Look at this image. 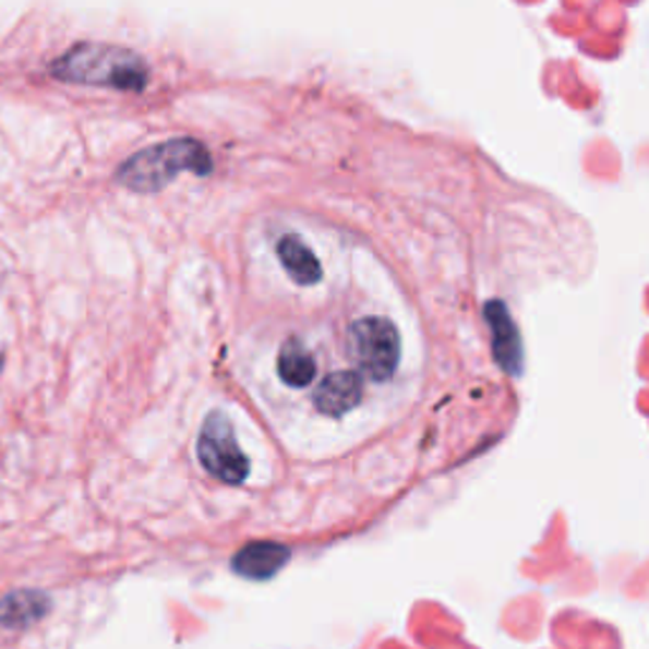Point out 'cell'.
Instances as JSON below:
<instances>
[{"label":"cell","mask_w":649,"mask_h":649,"mask_svg":"<svg viewBox=\"0 0 649 649\" xmlns=\"http://www.w3.org/2000/svg\"><path fill=\"white\" fill-rule=\"evenodd\" d=\"M199 462L208 474L226 484H241L249 477V457L224 411H211L199 432Z\"/></svg>","instance_id":"3"},{"label":"cell","mask_w":649,"mask_h":649,"mask_svg":"<svg viewBox=\"0 0 649 649\" xmlns=\"http://www.w3.org/2000/svg\"><path fill=\"white\" fill-rule=\"evenodd\" d=\"M51 612L49 593L36 589H19L0 599V627L26 629L34 627Z\"/></svg>","instance_id":"5"},{"label":"cell","mask_w":649,"mask_h":649,"mask_svg":"<svg viewBox=\"0 0 649 649\" xmlns=\"http://www.w3.org/2000/svg\"><path fill=\"white\" fill-rule=\"evenodd\" d=\"M289 561V549L275 541H256L241 549L231 561V568L239 576L252 578V581H267L285 568Z\"/></svg>","instance_id":"4"},{"label":"cell","mask_w":649,"mask_h":649,"mask_svg":"<svg viewBox=\"0 0 649 649\" xmlns=\"http://www.w3.org/2000/svg\"><path fill=\"white\" fill-rule=\"evenodd\" d=\"M51 74L67 84L143 92L151 72H147L145 59L124 46L82 41L53 61Z\"/></svg>","instance_id":"1"},{"label":"cell","mask_w":649,"mask_h":649,"mask_svg":"<svg viewBox=\"0 0 649 649\" xmlns=\"http://www.w3.org/2000/svg\"><path fill=\"white\" fill-rule=\"evenodd\" d=\"M214 170L208 147L193 137H176L145 147L124 160L117 170V183L135 193H158L178 173L208 176Z\"/></svg>","instance_id":"2"}]
</instances>
